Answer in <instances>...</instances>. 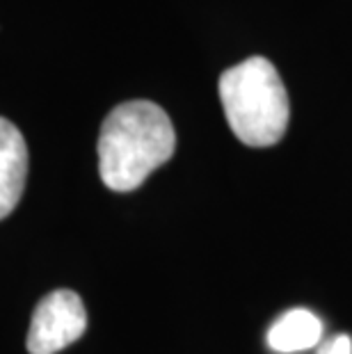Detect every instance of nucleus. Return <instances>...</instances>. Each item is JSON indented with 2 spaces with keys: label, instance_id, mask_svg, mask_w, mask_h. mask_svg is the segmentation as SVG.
I'll return each instance as SVG.
<instances>
[{
  "label": "nucleus",
  "instance_id": "obj_1",
  "mask_svg": "<svg viewBox=\"0 0 352 354\" xmlns=\"http://www.w3.org/2000/svg\"><path fill=\"white\" fill-rule=\"evenodd\" d=\"M176 135L167 112L151 101H129L106 117L99 135V174L106 187L131 192L174 156Z\"/></svg>",
  "mask_w": 352,
  "mask_h": 354
},
{
  "label": "nucleus",
  "instance_id": "obj_2",
  "mask_svg": "<svg viewBox=\"0 0 352 354\" xmlns=\"http://www.w3.org/2000/svg\"><path fill=\"white\" fill-rule=\"evenodd\" d=\"M220 101L231 131L247 147H272L288 128L290 105L275 64L247 57L220 76Z\"/></svg>",
  "mask_w": 352,
  "mask_h": 354
},
{
  "label": "nucleus",
  "instance_id": "obj_3",
  "mask_svg": "<svg viewBox=\"0 0 352 354\" xmlns=\"http://www.w3.org/2000/svg\"><path fill=\"white\" fill-rule=\"evenodd\" d=\"M87 329V311L78 292L53 290L35 306L28 331L30 354H57L69 348Z\"/></svg>",
  "mask_w": 352,
  "mask_h": 354
},
{
  "label": "nucleus",
  "instance_id": "obj_4",
  "mask_svg": "<svg viewBox=\"0 0 352 354\" xmlns=\"http://www.w3.org/2000/svg\"><path fill=\"white\" fill-rule=\"evenodd\" d=\"M28 176V147L17 126L0 117V220L17 208Z\"/></svg>",
  "mask_w": 352,
  "mask_h": 354
},
{
  "label": "nucleus",
  "instance_id": "obj_5",
  "mask_svg": "<svg viewBox=\"0 0 352 354\" xmlns=\"http://www.w3.org/2000/svg\"><path fill=\"white\" fill-rule=\"evenodd\" d=\"M323 338V322L309 308H293L275 320L268 331V345L279 354H293L316 348Z\"/></svg>",
  "mask_w": 352,
  "mask_h": 354
},
{
  "label": "nucleus",
  "instance_id": "obj_6",
  "mask_svg": "<svg viewBox=\"0 0 352 354\" xmlns=\"http://www.w3.org/2000/svg\"><path fill=\"white\" fill-rule=\"evenodd\" d=\"M318 354H352V341H350V336L341 334V336L332 338V341L325 343L323 348H320Z\"/></svg>",
  "mask_w": 352,
  "mask_h": 354
}]
</instances>
